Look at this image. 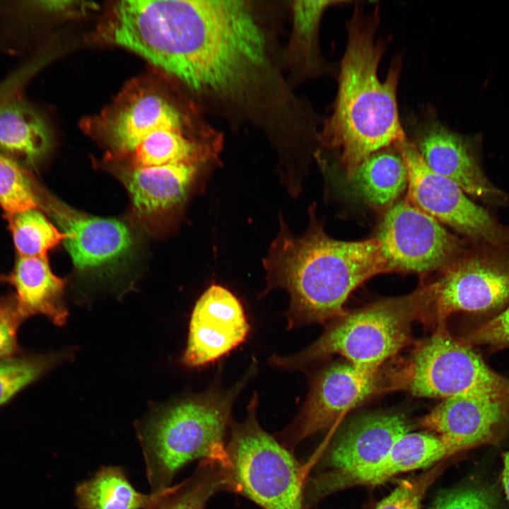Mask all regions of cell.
I'll use <instances>...</instances> for the list:
<instances>
[{
  "instance_id": "obj_14",
  "label": "cell",
  "mask_w": 509,
  "mask_h": 509,
  "mask_svg": "<svg viewBox=\"0 0 509 509\" xmlns=\"http://www.w3.org/2000/svg\"><path fill=\"white\" fill-rule=\"evenodd\" d=\"M249 331L238 298L226 288L212 284L194 307L182 362L189 367L213 363L242 344Z\"/></svg>"
},
{
  "instance_id": "obj_17",
  "label": "cell",
  "mask_w": 509,
  "mask_h": 509,
  "mask_svg": "<svg viewBox=\"0 0 509 509\" xmlns=\"http://www.w3.org/2000/svg\"><path fill=\"white\" fill-rule=\"evenodd\" d=\"M47 207L61 228L65 247L78 269L103 267L129 251L131 235L122 221L82 213L57 201L48 202Z\"/></svg>"
},
{
  "instance_id": "obj_31",
  "label": "cell",
  "mask_w": 509,
  "mask_h": 509,
  "mask_svg": "<svg viewBox=\"0 0 509 509\" xmlns=\"http://www.w3.org/2000/svg\"><path fill=\"white\" fill-rule=\"evenodd\" d=\"M437 474L438 469H433L403 480L375 509H421L422 500Z\"/></svg>"
},
{
  "instance_id": "obj_12",
  "label": "cell",
  "mask_w": 509,
  "mask_h": 509,
  "mask_svg": "<svg viewBox=\"0 0 509 509\" xmlns=\"http://www.w3.org/2000/svg\"><path fill=\"white\" fill-rule=\"evenodd\" d=\"M376 375L349 363L323 369L313 380L296 419L279 434V442L292 452L305 438L327 430L371 394Z\"/></svg>"
},
{
  "instance_id": "obj_5",
  "label": "cell",
  "mask_w": 509,
  "mask_h": 509,
  "mask_svg": "<svg viewBox=\"0 0 509 509\" xmlns=\"http://www.w3.org/2000/svg\"><path fill=\"white\" fill-rule=\"evenodd\" d=\"M419 317L413 294L378 302L337 318L305 349L288 356H273L277 367L300 369L317 360L339 354L353 366L377 373L409 339L411 322Z\"/></svg>"
},
{
  "instance_id": "obj_30",
  "label": "cell",
  "mask_w": 509,
  "mask_h": 509,
  "mask_svg": "<svg viewBox=\"0 0 509 509\" xmlns=\"http://www.w3.org/2000/svg\"><path fill=\"white\" fill-rule=\"evenodd\" d=\"M343 1H298L292 6L295 37L309 52L316 46L317 30L325 11Z\"/></svg>"
},
{
  "instance_id": "obj_16",
  "label": "cell",
  "mask_w": 509,
  "mask_h": 509,
  "mask_svg": "<svg viewBox=\"0 0 509 509\" xmlns=\"http://www.w3.org/2000/svg\"><path fill=\"white\" fill-rule=\"evenodd\" d=\"M451 456L442 439L426 433H406L393 445L385 458L363 470L346 474L315 475L309 478L306 493L315 503L337 490L353 486H375L406 472L423 469Z\"/></svg>"
},
{
  "instance_id": "obj_13",
  "label": "cell",
  "mask_w": 509,
  "mask_h": 509,
  "mask_svg": "<svg viewBox=\"0 0 509 509\" xmlns=\"http://www.w3.org/2000/svg\"><path fill=\"white\" fill-rule=\"evenodd\" d=\"M419 423L439 436L453 455L498 443L505 435L509 430V398L486 394L447 398Z\"/></svg>"
},
{
  "instance_id": "obj_20",
  "label": "cell",
  "mask_w": 509,
  "mask_h": 509,
  "mask_svg": "<svg viewBox=\"0 0 509 509\" xmlns=\"http://www.w3.org/2000/svg\"><path fill=\"white\" fill-rule=\"evenodd\" d=\"M199 163L134 168L126 175V184L137 211L153 216L180 205L194 180Z\"/></svg>"
},
{
  "instance_id": "obj_19",
  "label": "cell",
  "mask_w": 509,
  "mask_h": 509,
  "mask_svg": "<svg viewBox=\"0 0 509 509\" xmlns=\"http://www.w3.org/2000/svg\"><path fill=\"white\" fill-rule=\"evenodd\" d=\"M0 281L15 288L18 309L25 320L42 315L56 325L66 323L69 313L63 300L64 282L52 273L46 256H19L13 271L1 276Z\"/></svg>"
},
{
  "instance_id": "obj_2",
  "label": "cell",
  "mask_w": 509,
  "mask_h": 509,
  "mask_svg": "<svg viewBox=\"0 0 509 509\" xmlns=\"http://www.w3.org/2000/svg\"><path fill=\"white\" fill-rule=\"evenodd\" d=\"M264 267L267 290L282 288L289 295V328L344 315V305L356 287L390 271L378 239L337 240L314 221L300 236L282 225Z\"/></svg>"
},
{
  "instance_id": "obj_24",
  "label": "cell",
  "mask_w": 509,
  "mask_h": 509,
  "mask_svg": "<svg viewBox=\"0 0 509 509\" xmlns=\"http://www.w3.org/2000/svg\"><path fill=\"white\" fill-rule=\"evenodd\" d=\"M223 491L237 493L230 467L204 459L187 479L168 487L152 509H204L213 495Z\"/></svg>"
},
{
  "instance_id": "obj_21",
  "label": "cell",
  "mask_w": 509,
  "mask_h": 509,
  "mask_svg": "<svg viewBox=\"0 0 509 509\" xmlns=\"http://www.w3.org/2000/svg\"><path fill=\"white\" fill-rule=\"evenodd\" d=\"M48 124L30 103L15 96L0 104V153L21 165L33 166L48 153Z\"/></svg>"
},
{
  "instance_id": "obj_8",
  "label": "cell",
  "mask_w": 509,
  "mask_h": 509,
  "mask_svg": "<svg viewBox=\"0 0 509 509\" xmlns=\"http://www.w3.org/2000/svg\"><path fill=\"white\" fill-rule=\"evenodd\" d=\"M405 378L406 389L417 397L509 398V379L490 368L472 346L453 338L443 324L416 349Z\"/></svg>"
},
{
  "instance_id": "obj_9",
  "label": "cell",
  "mask_w": 509,
  "mask_h": 509,
  "mask_svg": "<svg viewBox=\"0 0 509 509\" xmlns=\"http://www.w3.org/2000/svg\"><path fill=\"white\" fill-rule=\"evenodd\" d=\"M408 170V201L456 230L472 244L509 243V226L465 194L453 181L432 171L414 144H399Z\"/></svg>"
},
{
  "instance_id": "obj_3",
  "label": "cell",
  "mask_w": 509,
  "mask_h": 509,
  "mask_svg": "<svg viewBox=\"0 0 509 509\" xmlns=\"http://www.w3.org/2000/svg\"><path fill=\"white\" fill-rule=\"evenodd\" d=\"M187 40L175 79L211 98L243 104L255 98L269 59L249 3L189 0Z\"/></svg>"
},
{
  "instance_id": "obj_34",
  "label": "cell",
  "mask_w": 509,
  "mask_h": 509,
  "mask_svg": "<svg viewBox=\"0 0 509 509\" xmlns=\"http://www.w3.org/2000/svg\"><path fill=\"white\" fill-rule=\"evenodd\" d=\"M503 460L502 481L505 493L509 503V450L503 454Z\"/></svg>"
},
{
  "instance_id": "obj_22",
  "label": "cell",
  "mask_w": 509,
  "mask_h": 509,
  "mask_svg": "<svg viewBox=\"0 0 509 509\" xmlns=\"http://www.w3.org/2000/svg\"><path fill=\"white\" fill-rule=\"evenodd\" d=\"M167 488L149 494L141 493L131 484L124 468L103 466L76 485V503L78 509H152Z\"/></svg>"
},
{
  "instance_id": "obj_32",
  "label": "cell",
  "mask_w": 509,
  "mask_h": 509,
  "mask_svg": "<svg viewBox=\"0 0 509 509\" xmlns=\"http://www.w3.org/2000/svg\"><path fill=\"white\" fill-rule=\"evenodd\" d=\"M24 320L14 295L0 298V360L18 353L17 332Z\"/></svg>"
},
{
  "instance_id": "obj_23",
  "label": "cell",
  "mask_w": 509,
  "mask_h": 509,
  "mask_svg": "<svg viewBox=\"0 0 509 509\" xmlns=\"http://www.w3.org/2000/svg\"><path fill=\"white\" fill-rule=\"evenodd\" d=\"M350 180L366 202L378 206L392 204L408 185V170L399 143L368 156Z\"/></svg>"
},
{
  "instance_id": "obj_7",
  "label": "cell",
  "mask_w": 509,
  "mask_h": 509,
  "mask_svg": "<svg viewBox=\"0 0 509 509\" xmlns=\"http://www.w3.org/2000/svg\"><path fill=\"white\" fill-rule=\"evenodd\" d=\"M420 317L443 324L458 312H487L509 305V243L473 244L416 292Z\"/></svg>"
},
{
  "instance_id": "obj_10",
  "label": "cell",
  "mask_w": 509,
  "mask_h": 509,
  "mask_svg": "<svg viewBox=\"0 0 509 509\" xmlns=\"http://www.w3.org/2000/svg\"><path fill=\"white\" fill-rule=\"evenodd\" d=\"M376 238L380 242L390 271L443 270L465 249L440 222L408 200L400 201L389 209Z\"/></svg>"
},
{
  "instance_id": "obj_11",
  "label": "cell",
  "mask_w": 509,
  "mask_h": 509,
  "mask_svg": "<svg viewBox=\"0 0 509 509\" xmlns=\"http://www.w3.org/2000/svg\"><path fill=\"white\" fill-rule=\"evenodd\" d=\"M412 130L411 141L432 171L453 181L484 204L509 206V194L493 185L482 168L481 136L456 133L429 113Z\"/></svg>"
},
{
  "instance_id": "obj_4",
  "label": "cell",
  "mask_w": 509,
  "mask_h": 509,
  "mask_svg": "<svg viewBox=\"0 0 509 509\" xmlns=\"http://www.w3.org/2000/svg\"><path fill=\"white\" fill-rule=\"evenodd\" d=\"M255 368L251 366L228 389L213 387L157 411L137 425L151 493L170 486L177 472L194 460H217L230 466L225 436L232 423V406Z\"/></svg>"
},
{
  "instance_id": "obj_28",
  "label": "cell",
  "mask_w": 509,
  "mask_h": 509,
  "mask_svg": "<svg viewBox=\"0 0 509 509\" xmlns=\"http://www.w3.org/2000/svg\"><path fill=\"white\" fill-rule=\"evenodd\" d=\"M57 355L14 356L0 360V406L38 379L58 361Z\"/></svg>"
},
{
  "instance_id": "obj_26",
  "label": "cell",
  "mask_w": 509,
  "mask_h": 509,
  "mask_svg": "<svg viewBox=\"0 0 509 509\" xmlns=\"http://www.w3.org/2000/svg\"><path fill=\"white\" fill-rule=\"evenodd\" d=\"M20 257H45L64 235L37 209L5 214Z\"/></svg>"
},
{
  "instance_id": "obj_15",
  "label": "cell",
  "mask_w": 509,
  "mask_h": 509,
  "mask_svg": "<svg viewBox=\"0 0 509 509\" xmlns=\"http://www.w3.org/2000/svg\"><path fill=\"white\" fill-rule=\"evenodd\" d=\"M409 432L406 419L396 413H371L352 420L332 444L323 450L324 463L329 468L320 475L353 473L381 462L395 442Z\"/></svg>"
},
{
  "instance_id": "obj_25",
  "label": "cell",
  "mask_w": 509,
  "mask_h": 509,
  "mask_svg": "<svg viewBox=\"0 0 509 509\" xmlns=\"http://www.w3.org/2000/svg\"><path fill=\"white\" fill-rule=\"evenodd\" d=\"M134 168L161 166L181 163L204 162L206 151L182 131L160 129L145 138L131 154Z\"/></svg>"
},
{
  "instance_id": "obj_29",
  "label": "cell",
  "mask_w": 509,
  "mask_h": 509,
  "mask_svg": "<svg viewBox=\"0 0 509 509\" xmlns=\"http://www.w3.org/2000/svg\"><path fill=\"white\" fill-rule=\"evenodd\" d=\"M496 488L487 484H472L441 493L432 509H498Z\"/></svg>"
},
{
  "instance_id": "obj_33",
  "label": "cell",
  "mask_w": 509,
  "mask_h": 509,
  "mask_svg": "<svg viewBox=\"0 0 509 509\" xmlns=\"http://www.w3.org/2000/svg\"><path fill=\"white\" fill-rule=\"evenodd\" d=\"M472 345H487L495 348L509 346V305L496 316L481 324L464 340Z\"/></svg>"
},
{
  "instance_id": "obj_6",
  "label": "cell",
  "mask_w": 509,
  "mask_h": 509,
  "mask_svg": "<svg viewBox=\"0 0 509 509\" xmlns=\"http://www.w3.org/2000/svg\"><path fill=\"white\" fill-rule=\"evenodd\" d=\"M257 402L255 394L246 419L230 427L226 451L237 493L262 509H305L304 466L260 426Z\"/></svg>"
},
{
  "instance_id": "obj_1",
  "label": "cell",
  "mask_w": 509,
  "mask_h": 509,
  "mask_svg": "<svg viewBox=\"0 0 509 509\" xmlns=\"http://www.w3.org/2000/svg\"><path fill=\"white\" fill-rule=\"evenodd\" d=\"M379 23L378 6L367 13L357 6L347 22L337 94L321 135L323 144L338 153L349 180L371 154L406 138L397 100L400 59L392 62L384 81L378 74L387 45L376 40Z\"/></svg>"
},
{
  "instance_id": "obj_27",
  "label": "cell",
  "mask_w": 509,
  "mask_h": 509,
  "mask_svg": "<svg viewBox=\"0 0 509 509\" xmlns=\"http://www.w3.org/2000/svg\"><path fill=\"white\" fill-rule=\"evenodd\" d=\"M37 188L22 165L0 153V205L5 214L37 209Z\"/></svg>"
},
{
  "instance_id": "obj_18",
  "label": "cell",
  "mask_w": 509,
  "mask_h": 509,
  "mask_svg": "<svg viewBox=\"0 0 509 509\" xmlns=\"http://www.w3.org/2000/svg\"><path fill=\"white\" fill-rule=\"evenodd\" d=\"M179 110L156 92L140 90L100 118V128L113 148L131 154L151 133L160 129L183 130Z\"/></svg>"
}]
</instances>
